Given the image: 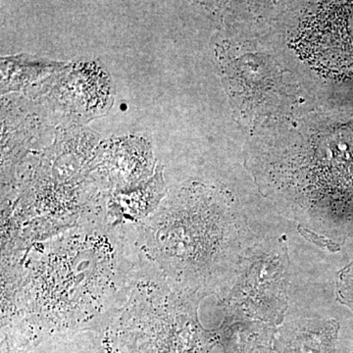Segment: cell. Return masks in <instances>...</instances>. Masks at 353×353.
Returning a JSON list of instances; mask_svg holds the SVG:
<instances>
[{
  "label": "cell",
  "mask_w": 353,
  "mask_h": 353,
  "mask_svg": "<svg viewBox=\"0 0 353 353\" xmlns=\"http://www.w3.org/2000/svg\"><path fill=\"white\" fill-rule=\"evenodd\" d=\"M134 254L125 234L94 222L3 255L1 322L21 327L34 345L101 328L126 294Z\"/></svg>",
  "instance_id": "6da1fadb"
},
{
  "label": "cell",
  "mask_w": 353,
  "mask_h": 353,
  "mask_svg": "<svg viewBox=\"0 0 353 353\" xmlns=\"http://www.w3.org/2000/svg\"><path fill=\"white\" fill-rule=\"evenodd\" d=\"M134 231L141 266L201 301L226 294L259 243L217 192L194 183L166 194Z\"/></svg>",
  "instance_id": "7a4b0ae2"
},
{
  "label": "cell",
  "mask_w": 353,
  "mask_h": 353,
  "mask_svg": "<svg viewBox=\"0 0 353 353\" xmlns=\"http://www.w3.org/2000/svg\"><path fill=\"white\" fill-rule=\"evenodd\" d=\"M201 299L137 265L122 303L101 327L106 353H213L215 330L202 326Z\"/></svg>",
  "instance_id": "3957f363"
},
{
  "label": "cell",
  "mask_w": 353,
  "mask_h": 353,
  "mask_svg": "<svg viewBox=\"0 0 353 353\" xmlns=\"http://www.w3.org/2000/svg\"><path fill=\"white\" fill-rule=\"evenodd\" d=\"M290 265L285 236L257 243L231 289L219 299L224 317L280 326L288 308Z\"/></svg>",
  "instance_id": "277c9868"
},
{
  "label": "cell",
  "mask_w": 353,
  "mask_h": 353,
  "mask_svg": "<svg viewBox=\"0 0 353 353\" xmlns=\"http://www.w3.org/2000/svg\"><path fill=\"white\" fill-rule=\"evenodd\" d=\"M306 21L299 46L313 63L353 72V3H334Z\"/></svg>",
  "instance_id": "5b68a950"
},
{
  "label": "cell",
  "mask_w": 353,
  "mask_h": 353,
  "mask_svg": "<svg viewBox=\"0 0 353 353\" xmlns=\"http://www.w3.org/2000/svg\"><path fill=\"white\" fill-rule=\"evenodd\" d=\"M340 325L334 320L299 318L278 326L274 353H336Z\"/></svg>",
  "instance_id": "8992f818"
},
{
  "label": "cell",
  "mask_w": 353,
  "mask_h": 353,
  "mask_svg": "<svg viewBox=\"0 0 353 353\" xmlns=\"http://www.w3.org/2000/svg\"><path fill=\"white\" fill-rule=\"evenodd\" d=\"M162 166H158L154 176L146 182L129 190H113L106 196L105 210L111 226L128 221L138 225L157 210L164 197L166 189Z\"/></svg>",
  "instance_id": "52a82bcc"
},
{
  "label": "cell",
  "mask_w": 353,
  "mask_h": 353,
  "mask_svg": "<svg viewBox=\"0 0 353 353\" xmlns=\"http://www.w3.org/2000/svg\"><path fill=\"white\" fill-rule=\"evenodd\" d=\"M277 329L270 323L224 317L215 332L223 353H274Z\"/></svg>",
  "instance_id": "ba28073f"
},
{
  "label": "cell",
  "mask_w": 353,
  "mask_h": 353,
  "mask_svg": "<svg viewBox=\"0 0 353 353\" xmlns=\"http://www.w3.org/2000/svg\"><path fill=\"white\" fill-rule=\"evenodd\" d=\"M36 347L24 330L1 323V353H30Z\"/></svg>",
  "instance_id": "9c48e42d"
},
{
  "label": "cell",
  "mask_w": 353,
  "mask_h": 353,
  "mask_svg": "<svg viewBox=\"0 0 353 353\" xmlns=\"http://www.w3.org/2000/svg\"><path fill=\"white\" fill-rule=\"evenodd\" d=\"M336 294L339 301L353 312V262L339 274Z\"/></svg>",
  "instance_id": "30bf717a"
},
{
  "label": "cell",
  "mask_w": 353,
  "mask_h": 353,
  "mask_svg": "<svg viewBox=\"0 0 353 353\" xmlns=\"http://www.w3.org/2000/svg\"><path fill=\"white\" fill-rule=\"evenodd\" d=\"M353 353V352H352Z\"/></svg>",
  "instance_id": "8fae6325"
}]
</instances>
